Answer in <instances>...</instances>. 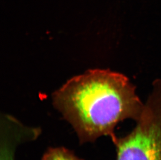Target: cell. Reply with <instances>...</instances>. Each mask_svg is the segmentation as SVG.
Returning a JSON list of instances; mask_svg holds the SVG:
<instances>
[{"mask_svg":"<svg viewBox=\"0 0 161 160\" xmlns=\"http://www.w3.org/2000/svg\"><path fill=\"white\" fill-rule=\"evenodd\" d=\"M52 100L81 144L104 136L113 139L117 124L127 119L136 122L144 105L129 79L109 70H91L73 77L54 93Z\"/></svg>","mask_w":161,"mask_h":160,"instance_id":"obj_1","label":"cell"},{"mask_svg":"<svg viewBox=\"0 0 161 160\" xmlns=\"http://www.w3.org/2000/svg\"><path fill=\"white\" fill-rule=\"evenodd\" d=\"M116 160H161V80L153 83L150 95L131 131L112 139Z\"/></svg>","mask_w":161,"mask_h":160,"instance_id":"obj_2","label":"cell"},{"mask_svg":"<svg viewBox=\"0 0 161 160\" xmlns=\"http://www.w3.org/2000/svg\"><path fill=\"white\" fill-rule=\"evenodd\" d=\"M38 133L35 127L25 126L11 116L1 121L0 160H15L17 147L24 142L35 140Z\"/></svg>","mask_w":161,"mask_h":160,"instance_id":"obj_3","label":"cell"},{"mask_svg":"<svg viewBox=\"0 0 161 160\" xmlns=\"http://www.w3.org/2000/svg\"><path fill=\"white\" fill-rule=\"evenodd\" d=\"M41 160H84L79 158L73 151L64 147L50 148L43 155Z\"/></svg>","mask_w":161,"mask_h":160,"instance_id":"obj_4","label":"cell"}]
</instances>
